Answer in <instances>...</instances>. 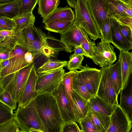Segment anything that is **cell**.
Returning <instances> with one entry per match:
<instances>
[{"label":"cell","mask_w":132,"mask_h":132,"mask_svg":"<svg viewBox=\"0 0 132 132\" xmlns=\"http://www.w3.org/2000/svg\"><path fill=\"white\" fill-rule=\"evenodd\" d=\"M31 102L35 105L48 132H61L64 122L50 93L38 94Z\"/></svg>","instance_id":"1"},{"label":"cell","mask_w":132,"mask_h":132,"mask_svg":"<svg viewBox=\"0 0 132 132\" xmlns=\"http://www.w3.org/2000/svg\"><path fill=\"white\" fill-rule=\"evenodd\" d=\"M14 115L15 119L21 130L30 132V129H32L48 132L35 105L31 102L24 108L18 107Z\"/></svg>","instance_id":"2"},{"label":"cell","mask_w":132,"mask_h":132,"mask_svg":"<svg viewBox=\"0 0 132 132\" xmlns=\"http://www.w3.org/2000/svg\"><path fill=\"white\" fill-rule=\"evenodd\" d=\"M74 23L82 28L90 38L95 41L101 36L86 0H77Z\"/></svg>","instance_id":"3"},{"label":"cell","mask_w":132,"mask_h":132,"mask_svg":"<svg viewBox=\"0 0 132 132\" xmlns=\"http://www.w3.org/2000/svg\"><path fill=\"white\" fill-rule=\"evenodd\" d=\"M34 65H28L0 79V91L5 90L8 92L17 103L19 95Z\"/></svg>","instance_id":"4"},{"label":"cell","mask_w":132,"mask_h":132,"mask_svg":"<svg viewBox=\"0 0 132 132\" xmlns=\"http://www.w3.org/2000/svg\"><path fill=\"white\" fill-rule=\"evenodd\" d=\"M50 93L56 100L60 114L64 123L76 122L73 112L61 80Z\"/></svg>","instance_id":"5"},{"label":"cell","mask_w":132,"mask_h":132,"mask_svg":"<svg viewBox=\"0 0 132 132\" xmlns=\"http://www.w3.org/2000/svg\"><path fill=\"white\" fill-rule=\"evenodd\" d=\"M63 68L38 73L35 90L38 94L51 93L61 81L65 73Z\"/></svg>","instance_id":"6"},{"label":"cell","mask_w":132,"mask_h":132,"mask_svg":"<svg viewBox=\"0 0 132 132\" xmlns=\"http://www.w3.org/2000/svg\"><path fill=\"white\" fill-rule=\"evenodd\" d=\"M116 59L114 48L110 43L101 40L94 47V53L91 59L100 67H109L112 65Z\"/></svg>","instance_id":"7"},{"label":"cell","mask_w":132,"mask_h":132,"mask_svg":"<svg viewBox=\"0 0 132 132\" xmlns=\"http://www.w3.org/2000/svg\"><path fill=\"white\" fill-rule=\"evenodd\" d=\"M101 76L96 96L111 104L119 106L111 79L109 67L101 68Z\"/></svg>","instance_id":"8"},{"label":"cell","mask_w":132,"mask_h":132,"mask_svg":"<svg viewBox=\"0 0 132 132\" xmlns=\"http://www.w3.org/2000/svg\"><path fill=\"white\" fill-rule=\"evenodd\" d=\"M30 50L25 43L16 42L12 44L9 58L10 64L8 75L29 65L25 61V56Z\"/></svg>","instance_id":"9"},{"label":"cell","mask_w":132,"mask_h":132,"mask_svg":"<svg viewBox=\"0 0 132 132\" xmlns=\"http://www.w3.org/2000/svg\"><path fill=\"white\" fill-rule=\"evenodd\" d=\"M37 76L34 65L18 97L17 101L18 107H25L38 94L35 90Z\"/></svg>","instance_id":"10"},{"label":"cell","mask_w":132,"mask_h":132,"mask_svg":"<svg viewBox=\"0 0 132 132\" xmlns=\"http://www.w3.org/2000/svg\"><path fill=\"white\" fill-rule=\"evenodd\" d=\"M78 71L88 92L93 97L96 96L101 78V70L86 64Z\"/></svg>","instance_id":"11"},{"label":"cell","mask_w":132,"mask_h":132,"mask_svg":"<svg viewBox=\"0 0 132 132\" xmlns=\"http://www.w3.org/2000/svg\"><path fill=\"white\" fill-rule=\"evenodd\" d=\"M131 128V122L119 106L110 116V125L106 132H129Z\"/></svg>","instance_id":"12"},{"label":"cell","mask_w":132,"mask_h":132,"mask_svg":"<svg viewBox=\"0 0 132 132\" xmlns=\"http://www.w3.org/2000/svg\"><path fill=\"white\" fill-rule=\"evenodd\" d=\"M101 34L105 20L110 17V12L104 0H86Z\"/></svg>","instance_id":"13"},{"label":"cell","mask_w":132,"mask_h":132,"mask_svg":"<svg viewBox=\"0 0 132 132\" xmlns=\"http://www.w3.org/2000/svg\"><path fill=\"white\" fill-rule=\"evenodd\" d=\"M61 40L67 50V52L74 51V48L80 45L81 33L80 27L73 22L70 28L64 33L60 34Z\"/></svg>","instance_id":"14"},{"label":"cell","mask_w":132,"mask_h":132,"mask_svg":"<svg viewBox=\"0 0 132 132\" xmlns=\"http://www.w3.org/2000/svg\"><path fill=\"white\" fill-rule=\"evenodd\" d=\"M118 60L120 64L122 78V89L126 86L132 74V52L120 50Z\"/></svg>","instance_id":"15"},{"label":"cell","mask_w":132,"mask_h":132,"mask_svg":"<svg viewBox=\"0 0 132 132\" xmlns=\"http://www.w3.org/2000/svg\"><path fill=\"white\" fill-rule=\"evenodd\" d=\"M120 107L131 122L132 121V79L130 77L127 86L120 91Z\"/></svg>","instance_id":"16"},{"label":"cell","mask_w":132,"mask_h":132,"mask_svg":"<svg viewBox=\"0 0 132 132\" xmlns=\"http://www.w3.org/2000/svg\"><path fill=\"white\" fill-rule=\"evenodd\" d=\"M35 33L40 39L42 47L45 46L55 52L61 51L67 52V50L63 43L56 38L47 36L39 28L34 26Z\"/></svg>","instance_id":"17"},{"label":"cell","mask_w":132,"mask_h":132,"mask_svg":"<svg viewBox=\"0 0 132 132\" xmlns=\"http://www.w3.org/2000/svg\"><path fill=\"white\" fill-rule=\"evenodd\" d=\"M72 99L74 114L76 122L79 123L87 115L88 110V100L82 97L73 89Z\"/></svg>","instance_id":"18"},{"label":"cell","mask_w":132,"mask_h":132,"mask_svg":"<svg viewBox=\"0 0 132 132\" xmlns=\"http://www.w3.org/2000/svg\"><path fill=\"white\" fill-rule=\"evenodd\" d=\"M112 44L119 50L128 51L132 49V43L129 42L120 31L119 23L112 19L111 27Z\"/></svg>","instance_id":"19"},{"label":"cell","mask_w":132,"mask_h":132,"mask_svg":"<svg viewBox=\"0 0 132 132\" xmlns=\"http://www.w3.org/2000/svg\"><path fill=\"white\" fill-rule=\"evenodd\" d=\"M88 109L101 114L111 116L118 106L111 104L96 96L88 100Z\"/></svg>","instance_id":"20"},{"label":"cell","mask_w":132,"mask_h":132,"mask_svg":"<svg viewBox=\"0 0 132 132\" xmlns=\"http://www.w3.org/2000/svg\"><path fill=\"white\" fill-rule=\"evenodd\" d=\"M75 15L73 11L67 6L64 7L57 8L49 16L43 20L45 24L53 21H61L74 22Z\"/></svg>","instance_id":"21"},{"label":"cell","mask_w":132,"mask_h":132,"mask_svg":"<svg viewBox=\"0 0 132 132\" xmlns=\"http://www.w3.org/2000/svg\"><path fill=\"white\" fill-rule=\"evenodd\" d=\"M99 132H106L110 122V116L105 115L88 109L87 115Z\"/></svg>","instance_id":"22"},{"label":"cell","mask_w":132,"mask_h":132,"mask_svg":"<svg viewBox=\"0 0 132 132\" xmlns=\"http://www.w3.org/2000/svg\"><path fill=\"white\" fill-rule=\"evenodd\" d=\"M21 0L13 1L0 6V16L13 19L20 15Z\"/></svg>","instance_id":"23"},{"label":"cell","mask_w":132,"mask_h":132,"mask_svg":"<svg viewBox=\"0 0 132 132\" xmlns=\"http://www.w3.org/2000/svg\"><path fill=\"white\" fill-rule=\"evenodd\" d=\"M110 76L115 93L118 97L122 89V78L120 64L118 60L117 62L109 67Z\"/></svg>","instance_id":"24"},{"label":"cell","mask_w":132,"mask_h":132,"mask_svg":"<svg viewBox=\"0 0 132 132\" xmlns=\"http://www.w3.org/2000/svg\"><path fill=\"white\" fill-rule=\"evenodd\" d=\"M59 0H38V13L43 19L50 15L57 8Z\"/></svg>","instance_id":"25"},{"label":"cell","mask_w":132,"mask_h":132,"mask_svg":"<svg viewBox=\"0 0 132 132\" xmlns=\"http://www.w3.org/2000/svg\"><path fill=\"white\" fill-rule=\"evenodd\" d=\"M73 89L82 97L89 100L93 96L88 92L82 80L78 71H75L73 81Z\"/></svg>","instance_id":"26"},{"label":"cell","mask_w":132,"mask_h":132,"mask_svg":"<svg viewBox=\"0 0 132 132\" xmlns=\"http://www.w3.org/2000/svg\"><path fill=\"white\" fill-rule=\"evenodd\" d=\"M73 23L69 21H53L45 24L44 28L49 31L60 34L68 30Z\"/></svg>","instance_id":"27"},{"label":"cell","mask_w":132,"mask_h":132,"mask_svg":"<svg viewBox=\"0 0 132 132\" xmlns=\"http://www.w3.org/2000/svg\"><path fill=\"white\" fill-rule=\"evenodd\" d=\"M75 71H70L65 72L63 75L62 81L64 85L65 93L73 112L72 96L73 89V81Z\"/></svg>","instance_id":"28"},{"label":"cell","mask_w":132,"mask_h":132,"mask_svg":"<svg viewBox=\"0 0 132 132\" xmlns=\"http://www.w3.org/2000/svg\"><path fill=\"white\" fill-rule=\"evenodd\" d=\"M67 62L66 61L53 60L49 59L38 68L37 71L39 73L63 68L67 66Z\"/></svg>","instance_id":"29"},{"label":"cell","mask_w":132,"mask_h":132,"mask_svg":"<svg viewBox=\"0 0 132 132\" xmlns=\"http://www.w3.org/2000/svg\"><path fill=\"white\" fill-rule=\"evenodd\" d=\"M13 19L16 24V28L23 31L32 24H34L35 18L32 12L20 15Z\"/></svg>","instance_id":"30"},{"label":"cell","mask_w":132,"mask_h":132,"mask_svg":"<svg viewBox=\"0 0 132 132\" xmlns=\"http://www.w3.org/2000/svg\"><path fill=\"white\" fill-rule=\"evenodd\" d=\"M80 29L81 33L80 46L87 53L90 58L91 59L94 53V47L96 44L94 41H92L89 39L86 33L80 27Z\"/></svg>","instance_id":"31"},{"label":"cell","mask_w":132,"mask_h":132,"mask_svg":"<svg viewBox=\"0 0 132 132\" xmlns=\"http://www.w3.org/2000/svg\"><path fill=\"white\" fill-rule=\"evenodd\" d=\"M15 119L13 111L0 101V125Z\"/></svg>","instance_id":"32"},{"label":"cell","mask_w":132,"mask_h":132,"mask_svg":"<svg viewBox=\"0 0 132 132\" xmlns=\"http://www.w3.org/2000/svg\"><path fill=\"white\" fill-rule=\"evenodd\" d=\"M109 12L123 15H126L121 0H104Z\"/></svg>","instance_id":"33"},{"label":"cell","mask_w":132,"mask_h":132,"mask_svg":"<svg viewBox=\"0 0 132 132\" xmlns=\"http://www.w3.org/2000/svg\"><path fill=\"white\" fill-rule=\"evenodd\" d=\"M84 59L82 55H76L74 54L70 55L69 60L67 62V69L70 71L80 70L82 66L81 64Z\"/></svg>","instance_id":"34"},{"label":"cell","mask_w":132,"mask_h":132,"mask_svg":"<svg viewBox=\"0 0 132 132\" xmlns=\"http://www.w3.org/2000/svg\"><path fill=\"white\" fill-rule=\"evenodd\" d=\"M112 23V19L111 17H109L105 20L101 31V39L112 44L111 31Z\"/></svg>","instance_id":"35"},{"label":"cell","mask_w":132,"mask_h":132,"mask_svg":"<svg viewBox=\"0 0 132 132\" xmlns=\"http://www.w3.org/2000/svg\"><path fill=\"white\" fill-rule=\"evenodd\" d=\"M38 0H21V5L19 11L20 15L32 12L37 4Z\"/></svg>","instance_id":"36"},{"label":"cell","mask_w":132,"mask_h":132,"mask_svg":"<svg viewBox=\"0 0 132 132\" xmlns=\"http://www.w3.org/2000/svg\"><path fill=\"white\" fill-rule=\"evenodd\" d=\"M0 101L13 111L16 109L17 103L13 100L10 93L5 90L0 91Z\"/></svg>","instance_id":"37"},{"label":"cell","mask_w":132,"mask_h":132,"mask_svg":"<svg viewBox=\"0 0 132 132\" xmlns=\"http://www.w3.org/2000/svg\"><path fill=\"white\" fill-rule=\"evenodd\" d=\"M16 28V24L13 19L0 16V31L13 30Z\"/></svg>","instance_id":"38"},{"label":"cell","mask_w":132,"mask_h":132,"mask_svg":"<svg viewBox=\"0 0 132 132\" xmlns=\"http://www.w3.org/2000/svg\"><path fill=\"white\" fill-rule=\"evenodd\" d=\"M34 24H32L23 30V36L26 45L30 48L34 40Z\"/></svg>","instance_id":"39"},{"label":"cell","mask_w":132,"mask_h":132,"mask_svg":"<svg viewBox=\"0 0 132 132\" xmlns=\"http://www.w3.org/2000/svg\"><path fill=\"white\" fill-rule=\"evenodd\" d=\"M110 16L120 24L127 26L132 29V17L111 13Z\"/></svg>","instance_id":"40"},{"label":"cell","mask_w":132,"mask_h":132,"mask_svg":"<svg viewBox=\"0 0 132 132\" xmlns=\"http://www.w3.org/2000/svg\"><path fill=\"white\" fill-rule=\"evenodd\" d=\"M78 123L81 127V130L84 132H99L87 116L81 119Z\"/></svg>","instance_id":"41"},{"label":"cell","mask_w":132,"mask_h":132,"mask_svg":"<svg viewBox=\"0 0 132 132\" xmlns=\"http://www.w3.org/2000/svg\"><path fill=\"white\" fill-rule=\"evenodd\" d=\"M18 126L15 119L0 125V132H17Z\"/></svg>","instance_id":"42"},{"label":"cell","mask_w":132,"mask_h":132,"mask_svg":"<svg viewBox=\"0 0 132 132\" xmlns=\"http://www.w3.org/2000/svg\"><path fill=\"white\" fill-rule=\"evenodd\" d=\"M80 129L76 122L64 123L61 132H80Z\"/></svg>","instance_id":"43"},{"label":"cell","mask_w":132,"mask_h":132,"mask_svg":"<svg viewBox=\"0 0 132 132\" xmlns=\"http://www.w3.org/2000/svg\"><path fill=\"white\" fill-rule=\"evenodd\" d=\"M120 32L130 42L132 43V29L129 27L119 23Z\"/></svg>","instance_id":"44"},{"label":"cell","mask_w":132,"mask_h":132,"mask_svg":"<svg viewBox=\"0 0 132 132\" xmlns=\"http://www.w3.org/2000/svg\"><path fill=\"white\" fill-rule=\"evenodd\" d=\"M12 44L6 45L3 46L0 48V62L1 63L9 59L10 50Z\"/></svg>","instance_id":"45"},{"label":"cell","mask_w":132,"mask_h":132,"mask_svg":"<svg viewBox=\"0 0 132 132\" xmlns=\"http://www.w3.org/2000/svg\"><path fill=\"white\" fill-rule=\"evenodd\" d=\"M126 15L132 17V1L121 0Z\"/></svg>","instance_id":"46"},{"label":"cell","mask_w":132,"mask_h":132,"mask_svg":"<svg viewBox=\"0 0 132 132\" xmlns=\"http://www.w3.org/2000/svg\"><path fill=\"white\" fill-rule=\"evenodd\" d=\"M21 30L16 28L13 30H4L0 31V35L4 37H10L13 36ZM22 31V30H21Z\"/></svg>","instance_id":"47"},{"label":"cell","mask_w":132,"mask_h":132,"mask_svg":"<svg viewBox=\"0 0 132 132\" xmlns=\"http://www.w3.org/2000/svg\"><path fill=\"white\" fill-rule=\"evenodd\" d=\"M74 51V54L76 55H82L90 58L89 55L80 46L75 47Z\"/></svg>","instance_id":"48"},{"label":"cell","mask_w":132,"mask_h":132,"mask_svg":"<svg viewBox=\"0 0 132 132\" xmlns=\"http://www.w3.org/2000/svg\"><path fill=\"white\" fill-rule=\"evenodd\" d=\"M67 2L70 7L75 9L76 4V1L75 0H67Z\"/></svg>","instance_id":"49"},{"label":"cell","mask_w":132,"mask_h":132,"mask_svg":"<svg viewBox=\"0 0 132 132\" xmlns=\"http://www.w3.org/2000/svg\"><path fill=\"white\" fill-rule=\"evenodd\" d=\"M14 0H0V6L12 2Z\"/></svg>","instance_id":"50"},{"label":"cell","mask_w":132,"mask_h":132,"mask_svg":"<svg viewBox=\"0 0 132 132\" xmlns=\"http://www.w3.org/2000/svg\"><path fill=\"white\" fill-rule=\"evenodd\" d=\"M30 132H42L39 130L31 129L30 130Z\"/></svg>","instance_id":"51"},{"label":"cell","mask_w":132,"mask_h":132,"mask_svg":"<svg viewBox=\"0 0 132 132\" xmlns=\"http://www.w3.org/2000/svg\"><path fill=\"white\" fill-rule=\"evenodd\" d=\"M5 37L0 35V43L2 42L5 39Z\"/></svg>","instance_id":"52"},{"label":"cell","mask_w":132,"mask_h":132,"mask_svg":"<svg viewBox=\"0 0 132 132\" xmlns=\"http://www.w3.org/2000/svg\"><path fill=\"white\" fill-rule=\"evenodd\" d=\"M2 70V67L1 63L0 62V73L1 72Z\"/></svg>","instance_id":"53"},{"label":"cell","mask_w":132,"mask_h":132,"mask_svg":"<svg viewBox=\"0 0 132 132\" xmlns=\"http://www.w3.org/2000/svg\"><path fill=\"white\" fill-rule=\"evenodd\" d=\"M18 132H26L21 130H19Z\"/></svg>","instance_id":"54"},{"label":"cell","mask_w":132,"mask_h":132,"mask_svg":"<svg viewBox=\"0 0 132 132\" xmlns=\"http://www.w3.org/2000/svg\"><path fill=\"white\" fill-rule=\"evenodd\" d=\"M80 132H84L82 130H80Z\"/></svg>","instance_id":"55"},{"label":"cell","mask_w":132,"mask_h":132,"mask_svg":"<svg viewBox=\"0 0 132 132\" xmlns=\"http://www.w3.org/2000/svg\"><path fill=\"white\" fill-rule=\"evenodd\" d=\"M3 46H0V48H1Z\"/></svg>","instance_id":"56"},{"label":"cell","mask_w":132,"mask_h":132,"mask_svg":"<svg viewBox=\"0 0 132 132\" xmlns=\"http://www.w3.org/2000/svg\"><path fill=\"white\" fill-rule=\"evenodd\" d=\"M131 132H132V131H131Z\"/></svg>","instance_id":"57"}]
</instances>
